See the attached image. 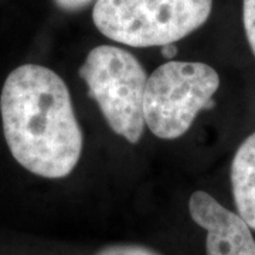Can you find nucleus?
<instances>
[{
	"label": "nucleus",
	"instance_id": "20e7f679",
	"mask_svg": "<svg viewBox=\"0 0 255 255\" xmlns=\"http://www.w3.org/2000/svg\"><path fill=\"white\" fill-rule=\"evenodd\" d=\"M220 87L217 71L204 63L167 61L147 77L143 117L155 136H183Z\"/></svg>",
	"mask_w": 255,
	"mask_h": 255
},
{
	"label": "nucleus",
	"instance_id": "6e6552de",
	"mask_svg": "<svg viewBox=\"0 0 255 255\" xmlns=\"http://www.w3.org/2000/svg\"><path fill=\"white\" fill-rule=\"evenodd\" d=\"M243 20L246 28L247 40L255 55V0H244Z\"/></svg>",
	"mask_w": 255,
	"mask_h": 255
},
{
	"label": "nucleus",
	"instance_id": "f257e3e1",
	"mask_svg": "<svg viewBox=\"0 0 255 255\" xmlns=\"http://www.w3.org/2000/svg\"><path fill=\"white\" fill-rule=\"evenodd\" d=\"M3 132L13 157L30 173L63 179L82 152V130L63 78L24 64L6 78L0 95Z\"/></svg>",
	"mask_w": 255,
	"mask_h": 255
},
{
	"label": "nucleus",
	"instance_id": "423d86ee",
	"mask_svg": "<svg viewBox=\"0 0 255 255\" xmlns=\"http://www.w3.org/2000/svg\"><path fill=\"white\" fill-rule=\"evenodd\" d=\"M231 186L238 214L255 230V132L236 152L231 164Z\"/></svg>",
	"mask_w": 255,
	"mask_h": 255
},
{
	"label": "nucleus",
	"instance_id": "f03ea898",
	"mask_svg": "<svg viewBox=\"0 0 255 255\" xmlns=\"http://www.w3.org/2000/svg\"><path fill=\"white\" fill-rule=\"evenodd\" d=\"M213 0H97L95 27L111 40L129 47L172 44L200 28Z\"/></svg>",
	"mask_w": 255,
	"mask_h": 255
},
{
	"label": "nucleus",
	"instance_id": "39448f33",
	"mask_svg": "<svg viewBox=\"0 0 255 255\" xmlns=\"http://www.w3.org/2000/svg\"><path fill=\"white\" fill-rule=\"evenodd\" d=\"M191 219L207 231V255H255V240L244 219L221 206L206 191H194L189 200Z\"/></svg>",
	"mask_w": 255,
	"mask_h": 255
},
{
	"label": "nucleus",
	"instance_id": "7ed1b4c3",
	"mask_svg": "<svg viewBox=\"0 0 255 255\" xmlns=\"http://www.w3.org/2000/svg\"><path fill=\"white\" fill-rule=\"evenodd\" d=\"M80 77L111 129L129 143H137L145 128L147 75L136 57L119 47H95L81 65Z\"/></svg>",
	"mask_w": 255,
	"mask_h": 255
},
{
	"label": "nucleus",
	"instance_id": "1a4fd4ad",
	"mask_svg": "<svg viewBox=\"0 0 255 255\" xmlns=\"http://www.w3.org/2000/svg\"><path fill=\"white\" fill-rule=\"evenodd\" d=\"M92 0H54L57 7H60L64 11H77L88 6Z\"/></svg>",
	"mask_w": 255,
	"mask_h": 255
},
{
	"label": "nucleus",
	"instance_id": "9d476101",
	"mask_svg": "<svg viewBox=\"0 0 255 255\" xmlns=\"http://www.w3.org/2000/svg\"><path fill=\"white\" fill-rule=\"evenodd\" d=\"M162 55H163L167 61H172L174 57L177 55V47L174 46V43L162 46Z\"/></svg>",
	"mask_w": 255,
	"mask_h": 255
},
{
	"label": "nucleus",
	"instance_id": "0eeeda50",
	"mask_svg": "<svg viewBox=\"0 0 255 255\" xmlns=\"http://www.w3.org/2000/svg\"><path fill=\"white\" fill-rule=\"evenodd\" d=\"M95 255H162L155 250L139 244H114L104 247Z\"/></svg>",
	"mask_w": 255,
	"mask_h": 255
}]
</instances>
